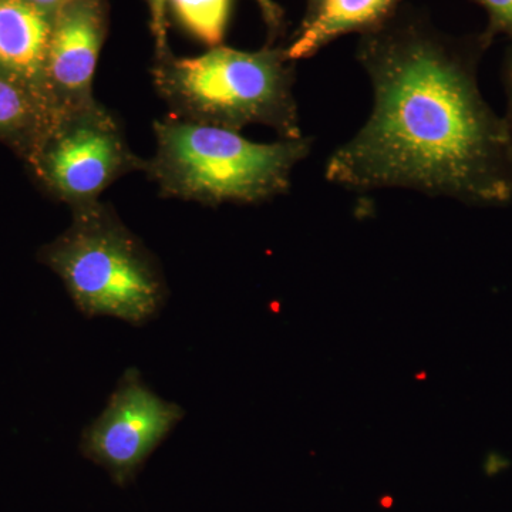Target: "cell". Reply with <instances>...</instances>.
Instances as JSON below:
<instances>
[{"instance_id":"obj_1","label":"cell","mask_w":512,"mask_h":512,"mask_svg":"<svg viewBox=\"0 0 512 512\" xmlns=\"http://www.w3.org/2000/svg\"><path fill=\"white\" fill-rule=\"evenodd\" d=\"M419 28L367 36L357 59L373 90L362 128L333 151L329 183L407 188L480 207L512 202V137L478 84L480 49Z\"/></svg>"},{"instance_id":"obj_2","label":"cell","mask_w":512,"mask_h":512,"mask_svg":"<svg viewBox=\"0 0 512 512\" xmlns=\"http://www.w3.org/2000/svg\"><path fill=\"white\" fill-rule=\"evenodd\" d=\"M156 151L143 173L161 197L202 205L261 204L291 188L292 173L312 151V138L255 143L231 128L174 116L154 123Z\"/></svg>"},{"instance_id":"obj_3","label":"cell","mask_w":512,"mask_h":512,"mask_svg":"<svg viewBox=\"0 0 512 512\" xmlns=\"http://www.w3.org/2000/svg\"><path fill=\"white\" fill-rule=\"evenodd\" d=\"M151 79L171 116L191 123L241 130L274 128L281 138L303 137L285 49L256 52L211 47L195 57L154 59Z\"/></svg>"},{"instance_id":"obj_4","label":"cell","mask_w":512,"mask_h":512,"mask_svg":"<svg viewBox=\"0 0 512 512\" xmlns=\"http://www.w3.org/2000/svg\"><path fill=\"white\" fill-rule=\"evenodd\" d=\"M72 225L40 259L62 279L87 319L143 326L163 311L170 289L160 261L106 202L74 208Z\"/></svg>"},{"instance_id":"obj_5","label":"cell","mask_w":512,"mask_h":512,"mask_svg":"<svg viewBox=\"0 0 512 512\" xmlns=\"http://www.w3.org/2000/svg\"><path fill=\"white\" fill-rule=\"evenodd\" d=\"M35 158L49 190L72 210L100 201L107 188L146 165L117 117L97 100L59 111Z\"/></svg>"},{"instance_id":"obj_6","label":"cell","mask_w":512,"mask_h":512,"mask_svg":"<svg viewBox=\"0 0 512 512\" xmlns=\"http://www.w3.org/2000/svg\"><path fill=\"white\" fill-rule=\"evenodd\" d=\"M184 414L183 407L154 393L138 369L130 367L103 412L83 430L80 450L123 483L170 436Z\"/></svg>"},{"instance_id":"obj_7","label":"cell","mask_w":512,"mask_h":512,"mask_svg":"<svg viewBox=\"0 0 512 512\" xmlns=\"http://www.w3.org/2000/svg\"><path fill=\"white\" fill-rule=\"evenodd\" d=\"M107 29V0H67L53 16L46 74L57 113L96 100L94 73Z\"/></svg>"},{"instance_id":"obj_8","label":"cell","mask_w":512,"mask_h":512,"mask_svg":"<svg viewBox=\"0 0 512 512\" xmlns=\"http://www.w3.org/2000/svg\"><path fill=\"white\" fill-rule=\"evenodd\" d=\"M53 16L29 0H0V73L19 83L53 117L46 64Z\"/></svg>"},{"instance_id":"obj_9","label":"cell","mask_w":512,"mask_h":512,"mask_svg":"<svg viewBox=\"0 0 512 512\" xmlns=\"http://www.w3.org/2000/svg\"><path fill=\"white\" fill-rule=\"evenodd\" d=\"M397 0H315L301 32L286 47L291 62L308 59L336 37L376 25Z\"/></svg>"},{"instance_id":"obj_10","label":"cell","mask_w":512,"mask_h":512,"mask_svg":"<svg viewBox=\"0 0 512 512\" xmlns=\"http://www.w3.org/2000/svg\"><path fill=\"white\" fill-rule=\"evenodd\" d=\"M53 119L25 87L0 73V134L9 137L29 134L39 146Z\"/></svg>"},{"instance_id":"obj_11","label":"cell","mask_w":512,"mask_h":512,"mask_svg":"<svg viewBox=\"0 0 512 512\" xmlns=\"http://www.w3.org/2000/svg\"><path fill=\"white\" fill-rule=\"evenodd\" d=\"M175 18L208 47L221 46L227 33L231 0H170Z\"/></svg>"},{"instance_id":"obj_12","label":"cell","mask_w":512,"mask_h":512,"mask_svg":"<svg viewBox=\"0 0 512 512\" xmlns=\"http://www.w3.org/2000/svg\"><path fill=\"white\" fill-rule=\"evenodd\" d=\"M150 9L151 32H153L154 45H156V59L170 55L168 46V9L170 0H146Z\"/></svg>"},{"instance_id":"obj_13","label":"cell","mask_w":512,"mask_h":512,"mask_svg":"<svg viewBox=\"0 0 512 512\" xmlns=\"http://www.w3.org/2000/svg\"><path fill=\"white\" fill-rule=\"evenodd\" d=\"M487 12L490 30L487 37L504 33L512 39V0H477Z\"/></svg>"},{"instance_id":"obj_14","label":"cell","mask_w":512,"mask_h":512,"mask_svg":"<svg viewBox=\"0 0 512 512\" xmlns=\"http://www.w3.org/2000/svg\"><path fill=\"white\" fill-rule=\"evenodd\" d=\"M255 2L258 3L259 9H261L269 32H271L272 37H275L278 35L279 29L282 28L284 10L281 9V6L276 5L274 0H255Z\"/></svg>"},{"instance_id":"obj_15","label":"cell","mask_w":512,"mask_h":512,"mask_svg":"<svg viewBox=\"0 0 512 512\" xmlns=\"http://www.w3.org/2000/svg\"><path fill=\"white\" fill-rule=\"evenodd\" d=\"M503 83L505 94H507L508 106V113L507 116H505V119H507L508 128H510V133L512 137V43L511 46L508 47L507 55H505L504 59Z\"/></svg>"},{"instance_id":"obj_16","label":"cell","mask_w":512,"mask_h":512,"mask_svg":"<svg viewBox=\"0 0 512 512\" xmlns=\"http://www.w3.org/2000/svg\"><path fill=\"white\" fill-rule=\"evenodd\" d=\"M33 5L39 6L40 9L45 10L49 15L55 16L57 10L62 8L67 0H29Z\"/></svg>"}]
</instances>
